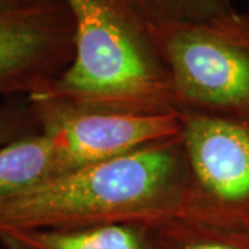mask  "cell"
<instances>
[{
    "instance_id": "cell-4",
    "label": "cell",
    "mask_w": 249,
    "mask_h": 249,
    "mask_svg": "<svg viewBox=\"0 0 249 249\" xmlns=\"http://www.w3.org/2000/svg\"><path fill=\"white\" fill-rule=\"evenodd\" d=\"M29 98L40 133L50 142L55 176L115 160L181 134L178 112L127 114L89 109L49 94Z\"/></svg>"
},
{
    "instance_id": "cell-8",
    "label": "cell",
    "mask_w": 249,
    "mask_h": 249,
    "mask_svg": "<svg viewBox=\"0 0 249 249\" xmlns=\"http://www.w3.org/2000/svg\"><path fill=\"white\" fill-rule=\"evenodd\" d=\"M53 176V151L43 133L0 147V198L21 193Z\"/></svg>"
},
{
    "instance_id": "cell-11",
    "label": "cell",
    "mask_w": 249,
    "mask_h": 249,
    "mask_svg": "<svg viewBox=\"0 0 249 249\" xmlns=\"http://www.w3.org/2000/svg\"><path fill=\"white\" fill-rule=\"evenodd\" d=\"M36 133L40 124L31 98H7L0 106V147Z\"/></svg>"
},
{
    "instance_id": "cell-12",
    "label": "cell",
    "mask_w": 249,
    "mask_h": 249,
    "mask_svg": "<svg viewBox=\"0 0 249 249\" xmlns=\"http://www.w3.org/2000/svg\"><path fill=\"white\" fill-rule=\"evenodd\" d=\"M28 0H0V10L9 9V7H16L22 3H25Z\"/></svg>"
},
{
    "instance_id": "cell-5",
    "label": "cell",
    "mask_w": 249,
    "mask_h": 249,
    "mask_svg": "<svg viewBox=\"0 0 249 249\" xmlns=\"http://www.w3.org/2000/svg\"><path fill=\"white\" fill-rule=\"evenodd\" d=\"M201 223L249 234V124L178 112Z\"/></svg>"
},
{
    "instance_id": "cell-2",
    "label": "cell",
    "mask_w": 249,
    "mask_h": 249,
    "mask_svg": "<svg viewBox=\"0 0 249 249\" xmlns=\"http://www.w3.org/2000/svg\"><path fill=\"white\" fill-rule=\"evenodd\" d=\"M64 1L75 21V57L45 94L89 109L176 112L152 22L133 0Z\"/></svg>"
},
{
    "instance_id": "cell-7",
    "label": "cell",
    "mask_w": 249,
    "mask_h": 249,
    "mask_svg": "<svg viewBox=\"0 0 249 249\" xmlns=\"http://www.w3.org/2000/svg\"><path fill=\"white\" fill-rule=\"evenodd\" d=\"M3 249H157L147 223L0 231Z\"/></svg>"
},
{
    "instance_id": "cell-10",
    "label": "cell",
    "mask_w": 249,
    "mask_h": 249,
    "mask_svg": "<svg viewBox=\"0 0 249 249\" xmlns=\"http://www.w3.org/2000/svg\"><path fill=\"white\" fill-rule=\"evenodd\" d=\"M157 22H202L234 11L230 0H133Z\"/></svg>"
},
{
    "instance_id": "cell-6",
    "label": "cell",
    "mask_w": 249,
    "mask_h": 249,
    "mask_svg": "<svg viewBox=\"0 0 249 249\" xmlns=\"http://www.w3.org/2000/svg\"><path fill=\"white\" fill-rule=\"evenodd\" d=\"M75 21L64 0L0 10V96L45 94L71 67Z\"/></svg>"
},
{
    "instance_id": "cell-1",
    "label": "cell",
    "mask_w": 249,
    "mask_h": 249,
    "mask_svg": "<svg viewBox=\"0 0 249 249\" xmlns=\"http://www.w3.org/2000/svg\"><path fill=\"white\" fill-rule=\"evenodd\" d=\"M175 219L201 223L180 137L0 198V231Z\"/></svg>"
},
{
    "instance_id": "cell-9",
    "label": "cell",
    "mask_w": 249,
    "mask_h": 249,
    "mask_svg": "<svg viewBox=\"0 0 249 249\" xmlns=\"http://www.w3.org/2000/svg\"><path fill=\"white\" fill-rule=\"evenodd\" d=\"M157 249H249V234L193 220L151 223Z\"/></svg>"
},
{
    "instance_id": "cell-3",
    "label": "cell",
    "mask_w": 249,
    "mask_h": 249,
    "mask_svg": "<svg viewBox=\"0 0 249 249\" xmlns=\"http://www.w3.org/2000/svg\"><path fill=\"white\" fill-rule=\"evenodd\" d=\"M176 112L249 124V11L152 24Z\"/></svg>"
}]
</instances>
